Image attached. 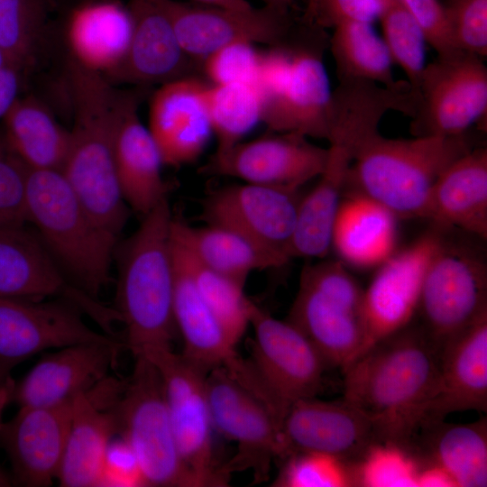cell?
Masks as SVG:
<instances>
[{"instance_id": "obj_13", "label": "cell", "mask_w": 487, "mask_h": 487, "mask_svg": "<svg viewBox=\"0 0 487 487\" xmlns=\"http://www.w3.org/2000/svg\"><path fill=\"white\" fill-rule=\"evenodd\" d=\"M207 394L214 429L236 445L234 455L223 464L224 474L230 478L252 471L254 482H266L272 461L284 458L272 414L224 367L207 372Z\"/></svg>"}, {"instance_id": "obj_27", "label": "cell", "mask_w": 487, "mask_h": 487, "mask_svg": "<svg viewBox=\"0 0 487 487\" xmlns=\"http://www.w3.org/2000/svg\"><path fill=\"white\" fill-rule=\"evenodd\" d=\"M133 32L124 62L109 80L149 87L190 76L194 61L183 51L161 0H129Z\"/></svg>"}, {"instance_id": "obj_34", "label": "cell", "mask_w": 487, "mask_h": 487, "mask_svg": "<svg viewBox=\"0 0 487 487\" xmlns=\"http://www.w3.org/2000/svg\"><path fill=\"white\" fill-rule=\"evenodd\" d=\"M170 234L203 265L241 284L255 271L279 268L289 262L227 227H196L172 218Z\"/></svg>"}, {"instance_id": "obj_47", "label": "cell", "mask_w": 487, "mask_h": 487, "mask_svg": "<svg viewBox=\"0 0 487 487\" xmlns=\"http://www.w3.org/2000/svg\"><path fill=\"white\" fill-rule=\"evenodd\" d=\"M422 31L427 43L438 54L449 57L461 52L456 47L445 5L439 0H397Z\"/></svg>"}, {"instance_id": "obj_55", "label": "cell", "mask_w": 487, "mask_h": 487, "mask_svg": "<svg viewBox=\"0 0 487 487\" xmlns=\"http://www.w3.org/2000/svg\"><path fill=\"white\" fill-rule=\"evenodd\" d=\"M8 66L7 60L3 53V51L0 50V70L4 69L5 67Z\"/></svg>"}, {"instance_id": "obj_41", "label": "cell", "mask_w": 487, "mask_h": 487, "mask_svg": "<svg viewBox=\"0 0 487 487\" xmlns=\"http://www.w3.org/2000/svg\"><path fill=\"white\" fill-rule=\"evenodd\" d=\"M355 485L365 487H417L418 463L404 447L388 442L370 446L355 461Z\"/></svg>"}, {"instance_id": "obj_15", "label": "cell", "mask_w": 487, "mask_h": 487, "mask_svg": "<svg viewBox=\"0 0 487 487\" xmlns=\"http://www.w3.org/2000/svg\"><path fill=\"white\" fill-rule=\"evenodd\" d=\"M446 231L432 225L376 269L363 289V342L357 356L415 320L427 264Z\"/></svg>"}, {"instance_id": "obj_26", "label": "cell", "mask_w": 487, "mask_h": 487, "mask_svg": "<svg viewBox=\"0 0 487 487\" xmlns=\"http://www.w3.org/2000/svg\"><path fill=\"white\" fill-rule=\"evenodd\" d=\"M205 82L192 76L160 86L152 94L148 129L163 165L180 167L196 161L212 133Z\"/></svg>"}, {"instance_id": "obj_18", "label": "cell", "mask_w": 487, "mask_h": 487, "mask_svg": "<svg viewBox=\"0 0 487 487\" xmlns=\"http://www.w3.org/2000/svg\"><path fill=\"white\" fill-rule=\"evenodd\" d=\"M185 54L201 62L219 48L238 41L267 44L272 48L289 44V12L264 5L235 10L161 0Z\"/></svg>"}, {"instance_id": "obj_39", "label": "cell", "mask_w": 487, "mask_h": 487, "mask_svg": "<svg viewBox=\"0 0 487 487\" xmlns=\"http://www.w3.org/2000/svg\"><path fill=\"white\" fill-rule=\"evenodd\" d=\"M205 99L212 133L217 139L216 151L242 141L261 122L263 98L256 84H207Z\"/></svg>"}, {"instance_id": "obj_3", "label": "cell", "mask_w": 487, "mask_h": 487, "mask_svg": "<svg viewBox=\"0 0 487 487\" xmlns=\"http://www.w3.org/2000/svg\"><path fill=\"white\" fill-rule=\"evenodd\" d=\"M168 198L142 217L119 253L116 311L125 327L124 346L133 357L149 347L170 346L174 270Z\"/></svg>"}, {"instance_id": "obj_40", "label": "cell", "mask_w": 487, "mask_h": 487, "mask_svg": "<svg viewBox=\"0 0 487 487\" xmlns=\"http://www.w3.org/2000/svg\"><path fill=\"white\" fill-rule=\"evenodd\" d=\"M382 39L393 63L405 73L407 82L419 97V87L426 69V38L409 14L397 1L380 18Z\"/></svg>"}, {"instance_id": "obj_11", "label": "cell", "mask_w": 487, "mask_h": 487, "mask_svg": "<svg viewBox=\"0 0 487 487\" xmlns=\"http://www.w3.org/2000/svg\"><path fill=\"white\" fill-rule=\"evenodd\" d=\"M376 131V120L363 109L344 107L335 112L325 166L316 185L299 202L291 259L324 258L331 251L333 225L354 160L363 142Z\"/></svg>"}, {"instance_id": "obj_31", "label": "cell", "mask_w": 487, "mask_h": 487, "mask_svg": "<svg viewBox=\"0 0 487 487\" xmlns=\"http://www.w3.org/2000/svg\"><path fill=\"white\" fill-rule=\"evenodd\" d=\"M399 220L374 199L346 189L335 217L331 250L347 267L377 269L397 251Z\"/></svg>"}, {"instance_id": "obj_28", "label": "cell", "mask_w": 487, "mask_h": 487, "mask_svg": "<svg viewBox=\"0 0 487 487\" xmlns=\"http://www.w3.org/2000/svg\"><path fill=\"white\" fill-rule=\"evenodd\" d=\"M469 410L487 411V315L441 347L436 389L423 423Z\"/></svg>"}, {"instance_id": "obj_51", "label": "cell", "mask_w": 487, "mask_h": 487, "mask_svg": "<svg viewBox=\"0 0 487 487\" xmlns=\"http://www.w3.org/2000/svg\"><path fill=\"white\" fill-rule=\"evenodd\" d=\"M200 5L216 6L220 8L245 10L252 8V5L247 0H192Z\"/></svg>"}, {"instance_id": "obj_48", "label": "cell", "mask_w": 487, "mask_h": 487, "mask_svg": "<svg viewBox=\"0 0 487 487\" xmlns=\"http://www.w3.org/2000/svg\"><path fill=\"white\" fill-rule=\"evenodd\" d=\"M143 486L148 484L133 450L121 436L113 438L103 459L98 487Z\"/></svg>"}, {"instance_id": "obj_37", "label": "cell", "mask_w": 487, "mask_h": 487, "mask_svg": "<svg viewBox=\"0 0 487 487\" xmlns=\"http://www.w3.org/2000/svg\"><path fill=\"white\" fill-rule=\"evenodd\" d=\"M333 29L329 47L339 80L370 81L392 89L410 87L395 80L390 52L372 23L345 22Z\"/></svg>"}, {"instance_id": "obj_36", "label": "cell", "mask_w": 487, "mask_h": 487, "mask_svg": "<svg viewBox=\"0 0 487 487\" xmlns=\"http://www.w3.org/2000/svg\"><path fill=\"white\" fill-rule=\"evenodd\" d=\"M418 433L428 462L442 467L456 487L487 486L485 418L467 424H450L445 419L427 421Z\"/></svg>"}, {"instance_id": "obj_23", "label": "cell", "mask_w": 487, "mask_h": 487, "mask_svg": "<svg viewBox=\"0 0 487 487\" xmlns=\"http://www.w3.org/2000/svg\"><path fill=\"white\" fill-rule=\"evenodd\" d=\"M147 88L118 89L114 138L115 166L123 198L142 218L167 198L159 150L138 115Z\"/></svg>"}, {"instance_id": "obj_30", "label": "cell", "mask_w": 487, "mask_h": 487, "mask_svg": "<svg viewBox=\"0 0 487 487\" xmlns=\"http://www.w3.org/2000/svg\"><path fill=\"white\" fill-rule=\"evenodd\" d=\"M426 219L443 230L487 238V149L473 147L437 178Z\"/></svg>"}, {"instance_id": "obj_43", "label": "cell", "mask_w": 487, "mask_h": 487, "mask_svg": "<svg viewBox=\"0 0 487 487\" xmlns=\"http://www.w3.org/2000/svg\"><path fill=\"white\" fill-rule=\"evenodd\" d=\"M261 55L253 43L233 42L207 56L202 68L211 85L256 84Z\"/></svg>"}, {"instance_id": "obj_54", "label": "cell", "mask_w": 487, "mask_h": 487, "mask_svg": "<svg viewBox=\"0 0 487 487\" xmlns=\"http://www.w3.org/2000/svg\"><path fill=\"white\" fill-rule=\"evenodd\" d=\"M12 482L8 475L0 468V487L10 486Z\"/></svg>"}, {"instance_id": "obj_22", "label": "cell", "mask_w": 487, "mask_h": 487, "mask_svg": "<svg viewBox=\"0 0 487 487\" xmlns=\"http://www.w3.org/2000/svg\"><path fill=\"white\" fill-rule=\"evenodd\" d=\"M73 413V399L51 406L20 407L0 429V442L23 486L43 487L57 479Z\"/></svg>"}, {"instance_id": "obj_21", "label": "cell", "mask_w": 487, "mask_h": 487, "mask_svg": "<svg viewBox=\"0 0 487 487\" xmlns=\"http://www.w3.org/2000/svg\"><path fill=\"white\" fill-rule=\"evenodd\" d=\"M280 434L284 458L298 452H320L356 461L381 442L371 421L344 399L324 401L313 397L293 402Z\"/></svg>"}, {"instance_id": "obj_42", "label": "cell", "mask_w": 487, "mask_h": 487, "mask_svg": "<svg viewBox=\"0 0 487 487\" xmlns=\"http://www.w3.org/2000/svg\"><path fill=\"white\" fill-rule=\"evenodd\" d=\"M273 482L277 487H345L355 485L346 461L320 452H298L283 459Z\"/></svg>"}, {"instance_id": "obj_35", "label": "cell", "mask_w": 487, "mask_h": 487, "mask_svg": "<svg viewBox=\"0 0 487 487\" xmlns=\"http://www.w3.org/2000/svg\"><path fill=\"white\" fill-rule=\"evenodd\" d=\"M8 143L29 169L61 170L69 146V129L33 94L20 96L2 120Z\"/></svg>"}, {"instance_id": "obj_4", "label": "cell", "mask_w": 487, "mask_h": 487, "mask_svg": "<svg viewBox=\"0 0 487 487\" xmlns=\"http://www.w3.org/2000/svg\"><path fill=\"white\" fill-rule=\"evenodd\" d=\"M473 148L466 133L393 139L377 131L359 147L347 189L374 199L400 219H426L437 178Z\"/></svg>"}, {"instance_id": "obj_5", "label": "cell", "mask_w": 487, "mask_h": 487, "mask_svg": "<svg viewBox=\"0 0 487 487\" xmlns=\"http://www.w3.org/2000/svg\"><path fill=\"white\" fill-rule=\"evenodd\" d=\"M25 214L68 278L98 299L117 242L95 224L61 170L28 168Z\"/></svg>"}, {"instance_id": "obj_20", "label": "cell", "mask_w": 487, "mask_h": 487, "mask_svg": "<svg viewBox=\"0 0 487 487\" xmlns=\"http://www.w3.org/2000/svg\"><path fill=\"white\" fill-rule=\"evenodd\" d=\"M319 43L291 44L287 80L273 96L263 100L261 122L272 132L327 140L332 95Z\"/></svg>"}, {"instance_id": "obj_1", "label": "cell", "mask_w": 487, "mask_h": 487, "mask_svg": "<svg viewBox=\"0 0 487 487\" xmlns=\"http://www.w3.org/2000/svg\"><path fill=\"white\" fill-rule=\"evenodd\" d=\"M439 362L440 348L414 320L342 371L343 399L371 421L381 442L408 450L435 394Z\"/></svg>"}, {"instance_id": "obj_24", "label": "cell", "mask_w": 487, "mask_h": 487, "mask_svg": "<svg viewBox=\"0 0 487 487\" xmlns=\"http://www.w3.org/2000/svg\"><path fill=\"white\" fill-rule=\"evenodd\" d=\"M132 32L130 10L119 0H83L60 21L65 60L108 81L125 60Z\"/></svg>"}, {"instance_id": "obj_49", "label": "cell", "mask_w": 487, "mask_h": 487, "mask_svg": "<svg viewBox=\"0 0 487 487\" xmlns=\"http://www.w3.org/2000/svg\"><path fill=\"white\" fill-rule=\"evenodd\" d=\"M28 81L21 71L8 65L0 70V120L13 106Z\"/></svg>"}, {"instance_id": "obj_7", "label": "cell", "mask_w": 487, "mask_h": 487, "mask_svg": "<svg viewBox=\"0 0 487 487\" xmlns=\"http://www.w3.org/2000/svg\"><path fill=\"white\" fill-rule=\"evenodd\" d=\"M134 360L112 406L117 434L136 455L148 486L198 487L178 450L161 375L146 357Z\"/></svg>"}, {"instance_id": "obj_53", "label": "cell", "mask_w": 487, "mask_h": 487, "mask_svg": "<svg viewBox=\"0 0 487 487\" xmlns=\"http://www.w3.org/2000/svg\"><path fill=\"white\" fill-rule=\"evenodd\" d=\"M266 6L289 12V7L291 5L294 0H262Z\"/></svg>"}, {"instance_id": "obj_32", "label": "cell", "mask_w": 487, "mask_h": 487, "mask_svg": "<svg viewBox=\"0 0 487 487\" xmlns=\"http://www.w3.org/2000/svg\"><path fill=\"white\" fill-rule=\"evenodd\" d=\"M60 8L61 0H0V50L28 83L52 59L64 58Z\"/></svg>"}, {"instance_id": "obj_9", "label": "cell", "mask_w": 487, "mask_h": 487, "mask_svg": "<svg viewBox=\"0 0 487 487\" xmlns=\"http://www.w3.org/2000/svg\"><path fill=\"white\" fill-rule=\"evenodd\" d=\"M250 326L253 338L248 360L279 427L289 406L313 398L328 367L309 340L287 320H280L255 303Z\"/></svg>"}, {"instance_id": "obj_38", "label": "cell", "mask_w": 487, "mask_h": 487, "mask_svg": "<svg viewBox=\"0 0 487 487\" xmlns=\"http://www.w3.org/2000/svg\"><path fill=\"white\" fill-rule=\"evenodd\" d=\"M195 284L231 343L236 346L250 326L254 302L244 293V285L197 261L171 237Z\"/></svg>"}, {"instance_id": "obj_52", "label": "cell", "mask_w": 487, "mask_h": 487, "mask_svg": "<svg viewBox=\"0 0 487 487\" xmlns=\"http://www.w3.org/2000/svg\"><path fill=\"white\" fill-rule=\"evenodd\" d=\"M14 382L13 381L0 383V429L3 425L2 415L3 412L10 401L13 399V391L14 388Z\"/></svg>"}, {"instance_id": "obj_33", "label": "cell", "mask_w": 487, "mask_h": 487, "mask_svg": "<svg viewBox=\"0 0 487 487\" xmlns=\"http://www.w3.org/2000/svg\"><path fill=\"white\" fill-rule=\"evenodd\" d=\"M117 434L114 409L90 391L73 398V413L57 479L63 487H98L106 448Z\"/></svg>"}, {"instance_id": "obj_8", "label": "cell", "mask_w": 487, "mask_h": 487, "mask_svg": "<svg viewBox=\"0 0 487 487\" xmlns=\"http://www.w3.org/2000/svg\"><path fill=\"white\" fill-rule=\"evenodd\" d=\"M443 240L423 279L415 321L441 349L487 315V266L482 253Z\"/></svg>"}, {"instance_id": "obj_17", "label": "cell", "mask_w": 487, "mask_h": 487, "mask_svg": "<svg viewBox=\"0 0 487 487\" xmlns=\"http://www.w3.org/2000/svg\"><path fill=\"white\" fill-rule=\"evenodd\" d=\"M299 190L247 182L222 187L204 198L201 218L207 225L232 229L289 262Z\"/></svg>"}, {"instance_id": "obj_44", "label": "cell", "mask_w": 487, "mask_h": 487, "mask_svg": "<svg viewBox=\"0 0 487 487\" xmlns=\"http://www.w3.org/2000/svg\"><path fill=\"white\" fill-rule=\"evenodd\" d=\"M456 47L487 56V0H449L444 5Z\"/></svg>"}, {"instance_id": "obj_25", "label": "cell", "mask_w": 487, "mask_h": 487, "mask_svg": "<svg viewBox=\"0 0 487 487\" xmlns=\"http://www.w3.org/2000/svg\"><path fill=\"white\" fill-rule=\"evenodd\" d=\"M119 340L72 345L45 355L14 385L20 407L56 405L87 392L107 377L122 347Z\"/></svg>"}, {"instance_id": "obj_14", "label": "cell", "mask_w": 487, "mask_h": 487, "mask_svg": "<svg viewBox=\"0 0 487 487\" xmlns=\"http://www.w3.org/2000/svg\"><path fill=\"white\" fill-rule=\"evenodd\" d=\"M487 112V68L482 59L461 51L427 64L419 103L412 118L417 135L465 134Z\"/></svg>"}, {"instance_id": "obj_46", "label": "cell", "mask_w": 487, "mask_h": 487, "mask_svg": "<svg viewBox=\"0 0 487 487\" xmlns=\"http://www.w3.org/2000/svg\"><path fill=\"white\" fill-rule=\"evenodd\" d=\"M393 0H307L306 19L310 25L335 27L345 22L372 23L380 20Z\"/></svg>"}, {"instance_id": "obj_12", "label": "cell", "mask_w": 487, "mask_h": 487, "mask_svg": "<svg viewBox=\"0 0 487 487\" xmlns=\"http://www.w3.org/2000/svg\"><path fill=\"white\" fill-rule=\"evenodd\" d=\"M26 223L0 224V298L60 299L78 308L102 331L115 336V308L102 303L64 273L36 231Z\"/></svg>"}, {"instance_id": "obj_16", "label": "cell", "mask_w": 487, "mask_h": 487, "mask_svg": "<svg viewBox=\"0 0 487 487\" xmlns=\"http://www.w3.org/2000/svg\"><path fill=\"white\" fill-rule=\"evenodd\" d=\"M83 312L60 299L0 298V383L14 367L51 348L118 340L91 329Z\"/></svg>"}, {"instance_id": "obj_45", "label": "cell", "mask_w": 487, "mask_h": 487, "mask_svg": "<svg viewBox=\"0 0 487 487\" xmlns=\"http://www.w3.org/2000/svg\"><path fill=\"white\" fill-rule=\"evenodd\" d=\"M28 168L11 148L0 127V224L27 223L25 188Z\"/></svg>"}, {"instance_id": "obj_29", "label": "cell", "mask_w": 487, "mask_h": 487, "mask_svg": "<svg viewBox=\"0 0 487 487\" xmlns=\"http://www.w3.org/2000/svg\"><path fill=\"white\" fill-rule=\"evenodd\" d=\"M171 243V238H170ZM174 270L173 316L184 343L182 354L209 372L224 367L234 377L246 368L235 347L201 297L181 255L171 243Z\"/></svg>"}, {"instance_id": "obj_50", "label": "cell", "mask_w": 487, "mask_h": 487, "mask_svg": "<svg viewBox=\"0 0 487 487\" xmlns=\"http://www.w3.org/2000/svg\"><path fill=\"white\" fill-rule=\"evenodd\" d=\"M417 487H456L451 476L439 465L427 462L418 465Z\"/></svg>"}, {"instance_id": "obj_2", "label": "cell", "mask_w": 487, "mask_h": 487, "mask_svg": "<svg viewBox=\"0 0 487 487\" xmlns=\"http://www.w3.org/2000/svg\"><path fill=\"white\" fill-rule=\"evenodd\" d=\"M63 75L73 124L61 172L95 224L117 242L129 213L114 158L118 89L69 60Z\"/></svg>"}, {"instance_id": "obj_10", "label": "cell", "mask_w": 487, "mask_h": 487, "mask_svg": "<svg viewBox=\"0 0 487 487\" xmlns=\"http://www.w3.org/2000/svg\"><path fill=\"white\" fill-rule=\"evenodd\" d=\"M138 355L146 357L161 375L178 450L198 487L227 485L229 479L215 455L207 372L171 346L149 347Z\"/></svg>"}, {"instance_id": "obj_19", "label": "cell", "mask_w": 487, "mask_h": 487, "mask_svg": "<svg viewBox=\"0 0 487 487\" xmlns=\"http://www.w3.org/2000/svg\"><path fill=\"white\" fill-rule=\"evenodd\" d=\"M277 133L240 141L225 150L216 151L200 169L201 173L300 189L321 173L327 150L302 135Z\"/></svg>"}, {"instance_id": "obj_6", "label": "cell", "mask_w": 487, "mask_h": 487, "mask_svg": "<svg viewBox=\"0 0 487 487\" xmlns=\"http://www.w3.org/2000/svg\"><path fill=\"white\" fill-rule=\"evenodd\" d=\"M363 289L339 260L306 265L287 321L315 346L328 367L342 371L363 342Z\"/></svg>"}]
</instances>
